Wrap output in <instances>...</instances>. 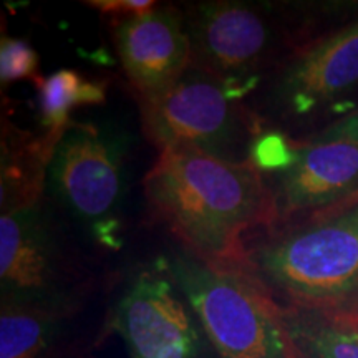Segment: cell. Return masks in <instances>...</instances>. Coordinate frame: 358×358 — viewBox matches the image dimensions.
Masks as SVG:
<instances>
[{
  "label": "cell",
  "mask_w": 358,
  "mask_h": 358,
  "mask_svg": "<svg viewBox=\"0 0 358 358\" xmlns=\"http://www.w3.org/2000/svg\"><path fill=\"white\" fill-rule=\"evenodd\" d=\"M143 189L151 213L206 261L237 262L245 239L274 222L271 194L254 163L166 150L146 173Z\"/></svg>",
  "instance_id": "cell-1"
},
{
  "label": "cell",
  "mask_w": 358,
  "mask_h": 358,
  "mask_svg": "<svg viewBox=\"0 0 358 358\" xmlns=\"http://www.w3.org/2000/svg\"><path fill=\"white\" fill-rule=\"evenodd\" d=\"M232 264L280 306L352 312L358 306V196L306 221L250 234Z\"/></svg>",
  "instance_id": "cell-2"
},
{
  "label": "cell",
  "mask_w": 358,
  "mask_h": 358,
  "mask_svg": "<svg viewBox=\"0 0 358 358\" xmlns=\"http://www.w3.org/2000/svg\"><path fill=\"white\" fill-rule=\"evenodd\" d=\"M166 262L217 358H303L280 303L237 264L206 261L186 249Z\"/></svg>",
  "instance_id": "cell-3"
},
{
  "label": "cell",
  "mask_w": 358,
  "mask_h": 358,
  "mask_svg": "<svg viewBox=\"0 0 358 358\" xmlns=\"http://www.w3.org/2000/svg\"><path fill=\"white\" fill-rule=\"evenodd\" d=\"M145 134L159 153L192 150L227 163H254L259 118L206 71L189 70L150 101H140Z\"/></svg>",
  "instance_id": "cell-4"
},
{
  "label": "cell",
  "mask_w": 358,
  "mask_h": 358,
  "mask_svg": "<svg viewBox=\"0 0 358 358\" xmlns=\"http://www.w3.org/2000/svg\"><path fill=\"white\" fill-rule=\"evenodd\" d=\"M124 138L100 124L71 122L48 166L47 191L93 241L122 245Z\"/></svg>",
  "instance_id": "cell-5"
},
{
  "label": "cell",
  "mask_w": 358,
  "mask_h": 358,
  "mask_svg": "<svg viewBox=\"0 0 358 358\" xmlns=\"http://www.w3.org/2000/svg\"><path fill=\"white\" fill-rule=\"evenodd\" d=\"M191 66L217 78L243 100L279 55L284 32L271 7L219 0L182 10Z\"/></svg>",
  "instance_id": "cell-6"
},
{
  "label": "cell",
  "mask_w": 358,
  "mask_h": 358,
  "mask_svg": "<svg viewBox=\"0 0 358 358\" xmlns=\"http://www.w3.org/2000/svg\"><path fill=\"white\" fill-rule=\"evenodd\" d=\"M106 332L122 338L128 358H217L166 259L129 275L108 313Z\"/></svg>",
  "instance_id": "cell-7"
},
{
  "label": "cell",
  "mask_w": 358,
  "mask_h": 358,
  "mask_svg": "<svg viewBox=\"0 0 358 358\" xmlns=\"http://www.w3.org/2000/svg\"><path fill=\"white\" fill-rule=\"evenodd\" d=\"M43 203L0 216L2 297L71 313L75 289Z\"/></svg>",
  "instance_id": "cell-8"
},
{
  "label": "cell",
  "mask_w": 358,
  "mask_h": 358,
  "mask_svg": "<svg viewBox=\"0 0 358 358\" xmlns=\"http://www.w3.org/2000/svg\"><path fill=\"white\" fill-rule=\"evenodd\" d=\"M358 85V20L313 42L280 65L267 87L266 106L280 120L302 118Z\"/></svg>",
  "instance_id": "cell-9"
},
{
  "label": "cell",
  "mask_w": 358,
  "mask_h": 358,
  "mask_svg": "<svg viewBox=\"0 0 358 358\" xmlns=\"http://www.w3.org/2000/svg\"><path fill=\"white\" fill-rule=\"evenodd\" d=\"M264 181L274 211L272 226L357 198L358 143H306Z\"/></svg>",
  "instance_id": "cell-10"
},
{
  "label": "cell",
  "mask_w": 358,
  "mask_h": 358,
  "mask_svg": "<svg viewBox=\"0 0 358 358\" xmlns=\"http://www.w3.org/2000/svg\"><path fill=\"white\" fill-rule=\"evenodd\" d=\"M113 20L116 53L140 101L166 93L189 70L191 45L178 8L156 6Z\"/></svg>",
  "instance_id": "cell-11"
},
{
  "label": "cell",
  "mask_w": 358,
  "mask_h": 358,
  "mask_svg": "<svg viewBox=\"0 0 358 358\" xmlns=\"http://www.w3.org/2000/svg\"><path fill=\"white\" fill-rule=\"evenodd\" d=\"M62 134L27 131L2 120L0 209L2 214L43 203L48 166Z\"/></svg>",
  "instance_id": "cell-12"
},
{
  "label": "cell",
  "mask_w": 358,
  "mask_h": 358,
  "mask_svg": "<svg viewBox=\"0 0 358 358\" xmlns=\"http://www.w3.org/2000/svg\"><path fill=\"white\" fill-rule=\"evenodd\" d=\"M280 307L303 358H358V319L353 313Z\"/></svg>",
  "instance_id": "cell-13"
},
{
  "label": "cell",
  "mask_w": 358,
  "mask_h": 358,
  "mask_svg": "<svg viewBox=\"0 0 358 358\" xmlns=\"http://www.w3.org/2000/svg\"><path fill=\"white\" fill-rule=\"evenodd\" d=\"M70 315L40 303L2 297L0 301V358H43Z\"/></svg>",
  "instance_id": "cell-14"
},
{
  "label": "cell",
  "mask_w": 358,
  "mask_h": 358,
  "mask_svg": "<svg viewBox=\"0 0 358 358\" xmlns=\"http://www.w3.org/2000/svg\"><path fill=\"white\" fill-rule=\"evenodd\" d=\"M35 85L45 133L64 134L73 122L71 111L80 106L101 105L106 100V82L88 78L77 70H57Z\"/></svg>",
  "instance_id": "cell-15"
},
{
  "label": "cell",
  "mask_w": 358,
  "mask_h": 358,
  "mask_svg": "<svg viewBox=\"0 0 358 358\" xmlns=\"http://www.w3.org/2000/svg\"><path fill=\"white\" fill-rule=\"evenodd\" d=\"M0 80L2 87L19 80L38 82V55L32 45L3 35L0 42Z\"/></svg>",
  "instance_id": "cell-16"
},
{
  "label": "cell",
  "mask_w": 358,
  "mask_h": 358,
  "mask_svg": "<svg viewBox=\"0 0 358 358\" xmlns=\"http://www.w3.org/2000/svg\"><path fill=\"white\" fill-rule=\"evenodd\" d=\"M330 141H353L358 143V108L329 124L312 136L307 143H330Z\"/></svg>",
  "instance_id": "cell-17"
},
{
  "label": "cell",
  "mask_w": 358,
  "mask_h": 358,
  "mask_svg": "<svg viewBox=\"0 0 358 358\" xmlns=\"http://www.w3.org/2000/svg\"><path fill=\"white\" fill-rule=\"evenodd\" d=\"M87 6L96 8L101 13L115 15V19H118V17L140 15V13L150 12L158 3L151 2V0H90Z\"/></svg>",
  "instance_id": "cell-18"
},
{
  "label": "cell",
  "mask_w": 358,
  "mask_h": 358,
  "mask_svg": "<svg viewBox=\"0 0 358 358\" xmlns=\"http://www.w3.org/2000/svg\"><path fill=\"white\" fill-rule=\"evenodd\" d=\"M348 313H353V315H355L357 319H358V312H348Z\"/></svg>",
  "instance_id": "cell-19"
},
{
  "label": "cell",
  "mask_w": 358,
  "mask_h": 358,
  "mask_svg": "<svg viewBox=\"0 0 358 358\" xmlns=\"http://www.w3.org/2000/svg\"><path fill=\"white\" fill-rule=\"evenodd\" d=\"M352 312H358V306H357L355 308H353V310H352Z\"/></svg>",
  "instance_id": "cell-20"
},
{
  "label": "cell",
  "mask_w": 358,
  "mask_h": 358,
  "mask_svg": "<svg viewBox=\"0 0 358 358\" xmlns=\"http://www.w3.org/2000/svg\"><path fill=\"white\" fill-rule=\"evenodd\" d=\"M87 358H93V357H87Z\"/></svg>",
  "instance_id": "cell-21"
}]
</instances>
